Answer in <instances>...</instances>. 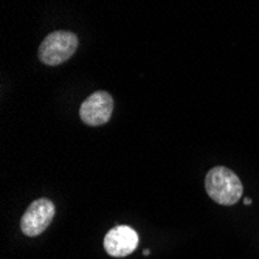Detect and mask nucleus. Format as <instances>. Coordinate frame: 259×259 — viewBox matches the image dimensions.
I'll return each mask as SVG.
<instances>
[{
	"instance_id": "4",
	"label": "nucleus",
	"mask_w": 259,
	"mask_h": 259,
	"mask_svg": "<svg viewBox=\"0 0 259 259\" xmlns=\"http://www.w3.org/2000/svg\"><path fill=\"white\" fill-rule=\"evenodd\" d=\"M113 112V98L107 92H95L81 104L79 116L82 123L89 126H103L106 124Z\"/></svg>"
},
{
	"instance_id": "3",
	"label": "nucleus",
	"mask_w": 259,
	"mask_h": 259,
	"mask_svg": "<svg viewBox=\"0 0 259 259\" xmlns=\"http://www.w3.org/2000/svg\"><path fill=\"white\" fill-rule=\"evenodd\" d=\"M55 218V203L49 199L34 200L20 219V230L25 236L34 238L50 227Z\"/></svg>"
},
{
	"instance_id": "1",
	"label": "nucleus",
	"mask_w": 259,
	"mask_h": 259,
	"mask_svg": "<svg viewBox=\"0 0 259 259\" xmlns=\"http://www.w3.org/2000/svg\"><path fill=\"white\" fill-rule=\"evenodd\" d=\"M205 190L208 196L221 205H234L244 193L239 177L225 166H216L205 177Z\"/></svg>"
},
{
	"instance_id": "2",
	"label": "nucleus",
	"mask_w": 259,
	"mask_h": 259,
	"mask_svg": "<svg viewBox=\"0 0 259 259\" xmlns=\"http://www.w3.org/2000/svg\"><path fill=\"white\" fill-rule=\"evenodd\" d=\"M78 49V36L72 31H53L39 47V58L47 65H59L68 61Z\"/></svg>"
},
{
	"instance_id": "5",
	"label": "nucleus",
	"mask_w": 259,
	"mask_h": 259,
	"mask_svg": "<svg viewBox=\"0 0 259 259\" xmlns=\"http://www.w3.org/2000/svg\"><path fill=\"white\" fill-rule=\"evenodd\" d=\"M138 245V234L127 225H118L109 230L104 238V250L113 257H124L135 251Z\"/></svg>"
},
{
	"instance_id": "6",
	"label": "nucleus",
	"mask_w": 259,
	"mask_h": 259,
	"mask_svg": "<svg viewBox=\"0 0 259 259\" xmlns=\"http://www.w3.org/2000/svg\"><path fill=\"white\" fill-rule=\"evenodd\" d=\"M245 203H247V205H250V203H251V199H248V197H247V199H245Z\"/></svg>"
}]
</instances>
